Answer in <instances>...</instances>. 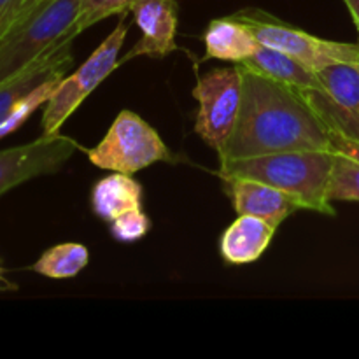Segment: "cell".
<instances>
[{
    "label": "cell",
    "mask_w": 359,
    "mask_h": 359,
    "mask_svg": "<svg viewBox=\"0 0 359 359\" xmlns=\"http://www.w3.org/2000/svg\"><path fill=\"white\" fill-rule=\"evenodd\" d=\"M241 69L242 107L219 163L280 151L333 149L332 130L304 91L244 65Z\"/></svg>",
    "instance_id": "1"
},
{
    "label": "cell",
    "mask_w": 359,
    "mask_h": 359,
    "mask_svg": "<svg viewBox=\"0 0 359 359\" xmlns=\"http://www.w3.org/2000/svg\"><path fill=\"white\" fill-rule=\"evenodd\" d=\"M333 161V149L280 151L219 163V177H245L266 182L294 196L304 210L335 216L337 210L328 198Z\"/></svg>",
    "instance_id": "2"
},
{
    "label": "cell",
    "mask_w": 359,
    "mask_h": 359,
    "mask_svg": "<svg viewBox=\"0 0 359 359\" xmlns=\"http://www.w3.org/2000/svg\"><path fill=\"white\" fill-rule=\"evenodd\" d=\"M81 0H39L0 41V84L79 35Z\"/></svg>",
    "instance_id": "3"
},
{
    "label": "cell",
    "mask_w": 359,
    "mask_h": 359,
    "mask_svg": "<svg viewBox=\"0 0 359 359\" xmlns=\"http://www.w3.org/2000/svg\"><path fill=\"white\" fill-rule=\"evenodd\" d=\"M86 154L97 168L128 175L160 161L175 160L160 133L132 111L119 112L104 139Z\"/></svg>",
    "instance_id": "4"
},
{
    "label": "cell",
    "mask_w": 359,
    "mask_h": 359,
    "mask_svg": "<svg viewBox=\"0 0 359 359\" xmlns=\"http://www.w3.org/2000/svg\"><path fill=\"white\" fill-rule=\"evenodd\" d=\"M72 62V42H67L0 84V139L46 105Z\"/></svg>",
    "instance_id": "5"
},
{
    "label": "cell",
    "mask_w": 359,
    "mask_h": 359,
    "mask_svg": "<svg viewBox=\"0 0 359 359\" xmlns=\"http://www.w3.org/2000/svg\"><path fill=\"white\" fill-rule=\"evenodd\" d=\"M128 23L125 21V14L114 27V30L104 39L100 46L88 56L86 62L69 77H63L56 84L55 91L46 102L42 112V133L53 135L58 133L63 123L77 111L81 104L88 98V95L116 69L119 67V51L123 48Z\"/></svg>",
    "instance_id": "6"
},
{
    "label": "cell",
    "mask_w": 359,
    "mask_h": 359,
    "mask_svg": "<svg viewBox=\"0 0 359 359\" xmlns=\"http://www.w3.org/2000/svg\"><path fill=\"white\" fill-rule=\"evenodd\" d=\"M231 18L248 27L259 44L287 53L312 70L337 62H359V42L354 44L321 39L291 27L262 9H242L231 14Z\"/></svg>",
    "instance_id": "7"
},
{
    "label": "cell",
    "mask_w": 359,
    "mask_h": 359,
    "mask_svg": "<svg viewBox=\"0 0 359 359\" xmlns=\"http://www.w3.org/2000/svg\"><path fill=\"white\" fill-rule=\"evenodd\" d=\"M242 95L244 86L238 63L209 70L193 88V98L198 102L195 132L217 154L224 149L233 132L242 107Z\"/></svg>",
    "instance_id": "8"
},
{
    "label": "cell",
    "mask_w": 359,
    "mask_h": 359,
    "mask_svg": "<svg viewBox=\"0 0 359 359\" xmlns=\"http://www.w3.org/2000/svg\"><path fill=\"white\" fill-rule=\"evenodd\" d=\"M83 147L67 135L53 133L0 151V196L35 177L58 172Z\"/></svg>",
    "instance_id": "9"
},
{
    "label": "cell",
    "mask_w": 359,
    "mask_h": 359,
    "mask_svg": "<svg viewBox=\"0 0 359 359\" xmlns=\"http://www.w3.org/2000/svg\"><path fill=\"white\" fill-rule=\"evenodd\" d=\"M133 20L142 32V39L130 49L125 58L119 60V65L137 58H165L170 53L177 51L175 30L179 20L177 0H139L132 9Z\"/></svg>",
    "instance_id": "10"
},
{
    "label": "cell",
    "mask_w": 359,
    "mask_h": 359,
    "mask_svg": "<svg viewBox=\"0 0 359 359\" xmlns=\"http://www.w3.org/2000/svg\"><path fill=\"white\" fill-rule=\"evenodd\" d=\"M221 181L237 214L262 217L279 228L291 214L304 210L294 196L266 182L245 177H224Z\"/></svg>",
    "instance_id": "11"
},
{
    "label": "cell",
    "mask_w": 359,
    "mask_h": 359,
    "mask_svg": "<svg viewBox=\"0 0 359 359\" xmlns=\"http://www.w3.org/2000/svg\"><path fill=\"white\" fill-rule=\"evenodd\" d=\"M277 226L262 217L238 214L237 219L221 235L219 251L230 265H248L262 258L272 242Z\"/></svg>",
    "instance_id": "12"
},
{
    "label": "cell",
    "mask_w": 359,
    "mask_h": 359,
    "mask_svg": "<svg viewBox=\"0 0 359 359\" xmlns=\"http://www.w3.org/2000/svg\"><path fill=\"white\" fill-rule=\"evenodd\" d=\"M203 60H223L241 63L259 48V42L248 27L231 16L217 18L203 32Z\"/></svg>",
    "instance_id": "13"
},
{
    "label": "cell",
    "mask_w": 359,
    "mask_h": 359,
    "mask_svg": "<svg viewBox=\"0 0 359 359\" xmlns=\"http://www.w3.org/2000/svg\"><path fill=\"white\" fill-rule=\"evenodd\" d=\"M241 65L297 90H319L316 72L311 67L294 56L269 46L259 44V48L249 58L241 62Z\"/></svg>",
    "instance_id": "14"
},
{
    "label": "cell",
    "mask_w": 359,
    "mask_h": 359,
    "mask_svg": "<svg viewBox=\"0 0 359 359\" xmlns=\"http://www.w3.org/2000/svg\"><path fill=\"white\" fill-rule=\"evenodd\" d=\"M91 209L109 223L128 210L142 209V186L132 175L112 172L91 189Z\"/></svg>",
    "instance_id": "15"
},
{
    "label": "cell",
    "mask_w": 359,
    "mask_h": 359,
    "mask_svg": "<svg viewBox=\"0 0 359 359\" xmlns=\"http://www.w3.org/2000/svg\"><path fill=\"white\" fill-rule=\"evenodd\" d=\"M319 90L333 102L359 114V62H337L314 70Z\"/></svg>",
    "instance_id": "16"
},
{
    "label": "cell",
    "mask_w": 359,
    "mask_h": 359,
    "mask_svg": "<svg viewBox=\"0 0 359 359\" xmlns=\"http://www.w3.org/2000/svg\"><path fill=\"white\" fill-rule=\"evenodd\" d=\"M90 252L86 245L77 242H63L42 252L41 258L32 265L35 273L48 279H72L86 269Z\"/></svg>",
    "instance_id": "17"
},
{
    "label": "cell",
    "mask_w": 359,
    "mask_h": 359,
    "mask_svg": "<svg viewBox=\"0 0 359 359\" xmlns=\"http://www.w3.org/2000/svg\"><path fill=\"white\" fill-rule=\"evenodd\" d=\"M332 202H359V161L337 153L328 184Z\"/></svg>",
    "instance_id": "18"
},
{
    "label": "cell",
    "mask_w": 359,
    "mask_h": 359,
    "mask_svg": "<svg viewBox=\"0 0 359 359\" xmlns=\"http://www.w3.org/2000/svg\"><path fill=\"white\" fill-rule=\"evenodd\" d=\"M139 0H81L79 16H77V32H84L98 21L114 14L132 13L133 6Z\"/></svg>",
    "instance_id": "19"
},
{
    "label": "cell",
    "mask_w": 359,
    "mask_h": 359,
    "mask_svg": "<svg viewBox=\"0 0 359 359\" xmlns=\"http://www.w3.org/2000/svg\"><path fill=\"white\" fill-rule=\"evenodd\" d=\"M151 228V221L142 209H133L111 221V235L119 242H137Z\"/></svg>",
    "instance_id": "20"
},
{
    "label": "cell",
    "mask_w": 359,
    "mask_h": 359,
    "mask_svg": "<svg viewBox=\"0 0 359 359\" xmlns=\"http://www.w3.org/2000/svg\"><path fill=\"white\" fill-rule=\"evenodd\" d=\"M39 0H0V41Z\"/></svg>",
    "instance_id": "21"
},
{
    "label": "cell",
    "mask_w": 359,
    "mask_h": 359,
    "mask_svg": "<svg viewBox=\"0 0 359 359\" xmlns=\"http://www.w3.org/2000/svg\"><path fill=\"white\" fill-rule=\"evenodd\" d=\"M332 144H333V151L347 154V156L354 158V160L359 161V140L347 139V137L332 133Z\"/></svg>",
    "instance_id": "22"
},
{
    "label": "cell",
    "mask_w": 359,
    "mask_h": 359,
    "mask_svg": "<svg viewBox=\"0 0 359 359\" xmlns=\"http://www.w3.org/2000/svg\"><path fill=\"white\" fill-rule=\"evenodd\" d=\"M16 290V284L7 277V270L4 269L2 259H0V291H14Z\"/></svg>",
    "instance_id": "23"
},
{
    "label": "cell",
    "mask_w": 359,
    "mask_h": 359,
    "mask_svg": "<svg viewBox=\"0 0 359 359\" xmlns=\"http://www.w3.org/2000/svg\"><path fill=\"white\" fill-rule=\"evenodd\" d=\"M344 4H346L347 9H349L351 18H353L354 27H356L359 35V0H344Z\"/></svg>",
    "instance_id": "24"
}]
</instances>
